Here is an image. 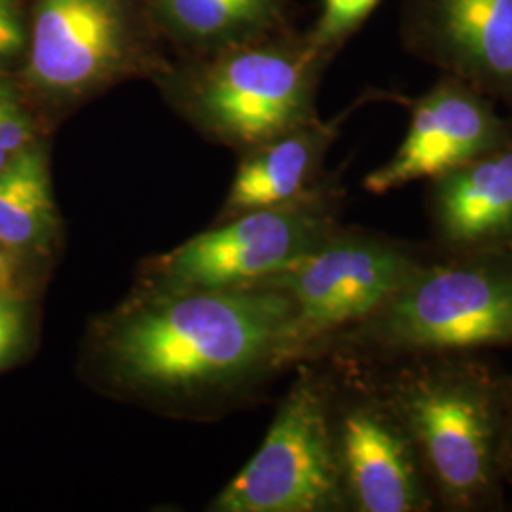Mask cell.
Instances as JSON below:
<instances>
[{
  "label": "cell",
  "instance_id": "1",
  "mask_svg": "<svg viewBox=\"0 0 512 512\" xmlns=\"http://www.w3.org/2000/svg\"><path fill=\"white\" fill-rule=\"evenodd\" d=\"M291 315V298L266 283L167 287L112 323L105 346L128 384L190 393L275 368Z\"/></svg>",
  "mask_w": 512,
  "mask_h": 512
},
{
  "label": "cell",
  "instance_id": "2",
  "mask_svg": "<svg viewBox=\"0 0 512 512\" xmlns=\"http://www.w3.org/2000/svg\"><path fill=\"white\" fill-rule=\"evenodd\" d=\"M389 366L385 391L416 444L437 505L456 512L499 507L505 374L478 353Z\"/></svg>",
  "mask_w": 512,
  "mask_h": 512
},
{
  "label": "cell",
  "instance_id": "3",
  "mask_svg": "<svg viewBox=\"0 0 512 512\" xmlns=\"http://www.w3.org/2000/svg\"><path fill=\"white\" fill-rule=\"evenodd\" d=\"M332 338L387 365L512 348V249L425 260L380 310Z\"/></svg>",
  "mask_w": 512,
  "mask_h": 512
},
{
  "label": "cell",
  "instance_id": "4",
  "mask_svg": "<svg viewBox=\"0 0 512 512\" xmlns=\"http://www.w3.org/2000/svg\"><path fill=\"white\" fill-rule=\"evenodd\" d=\"M423 262L425 258L399 241L336 230L289 270L262 281L293 302L275 368L308 355L380 310Z\"/></svg>",
  "mask_w": 512,
  "mask_h": 512
},
{
  "label": "cell",
  "instance_id": "5",
  "mask_svg": "<svg viewBox=\"0 0 512 512\" xmlns=\"http://www.w3.org/2000/svg\"><path fill=\"white\" fill-rule=\"evenodd\" d=\"M220 512L348 509L330 431L327 382L302 372L249 463L215 499Z\"/></svg>",
  "mask_w": 512,
  "mask_h": 512
},
{
  "label": "cell",
  "instance_id": "6",
  "mask_svg": "<svg viewBox=\"0 0 512 512\" xmlns=\"http://www.w3.org/2000/svg\"><path fill=\"white\" fill-rule=\"evenodd\" d=\"M336 232L319 196L236 215L162 256L167 287L222 289L256 285L289 270Z\"/></svg>",
  "mask_w": 512,
  "mask_h": 512
},
{
  "label": "cell",
  "instance_id": "7",
  "mask_svg": "<svg viewBox=\"0 0 512 512\" xmlns=\"http://www.w3.org/2000/svg\"><path fill=\"white\" fill-rule=\"evenodd\" d=\"M346 395L327 384L334 452L348 509L427 512L437 507L416 444L384 382L357 380Z\"/></svg>",
  "mask_w": 512,
  "mask_h": 512
},
{
  "label": "cell",
  "instance_id": "8",
  "mask_svg": "<svg viewBox=\"0 0 512 512\" xmlns=\"http://www.w3.org/2000/svg\"><path fill=\"white\" fill-rule=\"evenodd\" d=\"M198 107L207 126L224 139L260 147L304 124L310 74L289 55H234L207 76Z\"/></svg>",
  "mask_w": 512,
  "mask_h": 512
},
{
  "label": "cell",
  "instance_id": "9",
  "mask_svg": "<svg viewBox=\"0 0 512 512\" xmlns=\"http://www.w3.org/2000/svg\"><path fill=\"white\" fill-rule=\"evenodd\" d=\"M509 131L494 109L459 84H442L418 101L403 145L365 179L372 194H387L421 179H437L495 148Z\"/></svg>",
  "mask_w": 512,
  "mask_h": 512
},
{
  "label": "cell",
  "instance_id": "10",
  "mask_svg": "<svg viewBox=\"0 0 512 512\" xmlns=\"http://www.w3.org/2000/svg\"><path fill=\"white\" fill-rule=\"evenodd\" d=\"M126 54L120 0H40L29 78L50 93L84 92L116 71Z\"/></svg>",
  "mask_w": 512,
  "mask_h": 512
},
{
  "label": "cell",
  "instance_id": "11",
  "mask_svg": "<svg viewBox=\"0 0 512 512\" xmlns=\"http://www.w3.org/2000/svg\"><path fill=\"white\" fill-rule=\"evenodd\" d=\"M429 219L446 253L512 249V145L431 181Z\"/></svg>",
  "mask_w": 512,
  "mask_h": 512
},
{
  "label": "cell",
  "instance_id": "12",
  "mask_svg": "<svg viewBox=\"0 0 512 512\" xmlns=\"http://www.w3.org/2000/svg\"><path fill=\"white\" fill-rule=\"evenodd\" d=\"M329 133L296 128L260 145L239 165L226 202L228 219L310 198V184L327 147Z\"/></svg>",
  "mask_w": 512,
  "mask_h": 512
},
{
  "label": "cell",
  "instance_id": "13",
  "mask_svg": "<svg viewBox=\"0 0 512 512\" xmlns=\"http://www.w3.org/2000/svg\"><path fill=\"white\" fill-rule=\"evenodd\" d=\"M439 19L461 65L512 92V0H440Z\"/></svg>",
  "mask_w": 512,
  "mask_h": 512
},
{
  "label": "cell",
  "instance_id": "14",
  "mask_svg": "<svg viewBox=\"0 0 512 512\" xmlns=\"http://www.w3.org/2000/svg\"><path fill=\"white\" fill-rule=\"evenodd\" d=\"M48 158L37 143L0 171V241L14 253L44 249L55 232Z\"/></svg>",
  "mask_w": 512,
  "mask_h": 512
},
{
  "label": "cell",
  "instance_id": "15",
  "mask_svg": "<svg viewBox=\"0 0 512 512\" xmlns=\"http://www.w3.org/2000/svg\"><path fill=\"white\" fill-rule=\"evenodd\" d=\"M165 16L190 35H220L260 18L272 0H158Z\"/></svg>",
  "mask_w": 512,
  "mask_h": 512
},
{
  "label": "cell",
  "instance_id": "16",
  "mask_svg": "<svg viewBox=\"0 0 512 512\" xmlns=\"http://www.w3.org/2000/svg\"><path fill=\"white\" fill-rule=\"evenodd\" d=\"M31 145H35L33 124L14 88L0 78V171Z\"/></svg>",
  "mask_w": 512,
  "mask_h": 512
},
{
  "label": "cell",
  "instance_id": "17",
  "mask_svg": "<svg viewBox=\"0 0 512 512\" xmlns=\"http://www.w3.org/2000/svg\"><path fill=\"white\" fill-rule=\"evenodd\" d=\"M378 0H325L317 35L323 42L346 35L374 10Z\"/></svg>",
  "mask_w": 512,
  "mask_h": 512
},
{
  "label": "cell",
  "instance_id": "18",
  "mask_svg": "<svg viewBox=\"0 0 512 512\" xmlns=\"http://www.w3.org/2000/svg\"><path fill=\"white\" fill-rule=\"evenodd\" d=\"M25 330V310L18 300L0 294V366L19 348Z\"/></svg>",
  "mask_w": 512,
  "mask_h": 512
},
{
  "label": "cell",
  "instance_id": "19",
  "mask_svg": "<svg viewBox=\"0 0 512 512\" xmlns=\"http://www.w3.org/2000/svg\"><path fill=\"white\" fill-rule=\"evenodd\" d=\"M23 44L18 0H0V57L18 52Z\"/></svg>",
  "mask_w": 512,
  "mask_h": 512
},
{
  "label": "cell",
  "instance_id": "20",
  "mask_svg": "<svg viewBox=\"0 0 512 512\" xmlns=\"http://www.w3.org/2000/svg\"><path fill=\"white\" fill-rule=\"evenodd\" d=\"M499 467L503 482L512 484V374H505L503 387V427L499 446Z\"/></svg>",
  "mask_w": 512,
  "mask_h": 512
},
{
  "label": "cell",
  "instance_id": "21",
  "mask_svg": "<svg viewBox=\"0 0 512 512\" xmlns=\"http://www.w3.org/2000/svg\"><path fill=\"white\" fill-rule=\"evenodd\" d=\"M18 253H14L10 247H6L0 241V291H4L16 274V262H18Z\"/></svg>",
  "mask_w": 512,
  "mask_h": 512
}]
</instances>
